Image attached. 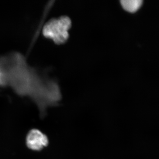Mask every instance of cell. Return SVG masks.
<instances>
[{
  "label": "cell",
  "instance_id": "1",
  "mask_svg": "<svg viewBox=\"0 0 159 159\" xmlns=\"http://www.w3.org/2000/svg\"><path fill=\"white\" fill-rule=\"evenodd\" d=\"M71 21L67 16H63L53 18L46 23L43 29L44 36L53 40L55 43L61 44L67 41L69 37Z\"/></svg>",
  "mask_w": 159,
  "mask_h": 159
},
{
  "label": "cell",
  "instance_id": "2",
  "mask_svg": "<svg viewBox=\"0 0 159 159\" xmlns=\"http://www.w3.org/2000/svg\"><path fill=\"white\" fill-rule=\"evenodd\" d=\"M48 139L45 134L37 129H33L29 131L27 139V146L32 150H41L48 144Z\"/></svg>",
  "mask_w": 159,
  "mask_h": 159
},
{
  "label": "cell",
  "instance_id": "3",
  "mask_svg": "<svg viewBox=\"0 0 159 159\" xmlns=\"http://www.w3.org/2000/svg\"><path fill=\"white\" fill-rule=\"evenodd\" d=\"M122 8L128 12H135L139 10L142 5L141 0H123L120 1Z\"/></svg>",
  "mask_w": 159,
  "mask_h": 159
}]
</instances>
